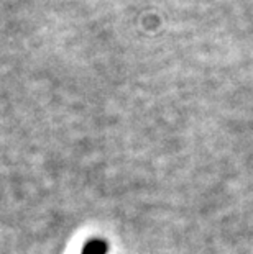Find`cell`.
<instances>
[{
	"label": "cell",
	"mask_w": 253,
	"mask_h": 254,
	"mask_svg": "<svg viewBox=\"0 0 253 254\" xmlns=\"http://www.w3.org/2000/svg\"><path fill=\"white\" fill-rule=\"evenodd\" d=\"M105 251H107L105 243L99 241V240H94V241H90L84 246L83 254H105Z\"/></svg>",
	"instance_id": "cell-1"
}]
</instances>
